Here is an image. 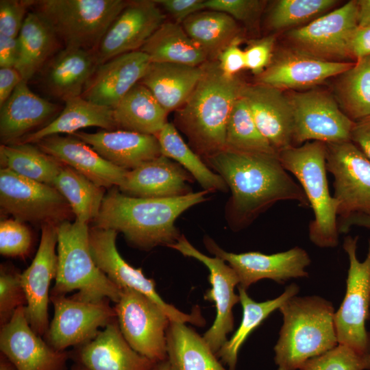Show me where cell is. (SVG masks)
Returning a JSON list of instances; mask_svg holds the SVG:
<instances>
[{"mask_svg":"<svg viewBox=\"0 0 370 370\" xmlns=\"http://www.w3.org/2000/svg\"><path fill=\"white\" fill-rule=\"evenodd\" d=\"M205 161L231 191L225 218L234 230L246 227L278 201H295L310 206L302 188L284 168L278 153L224 149Z\"/></svg>","mask_w":370,"mask_h":370,"instance_id":"cell-1","label":"cell"},{"mask_svg":"<svg viewBox=\"0 0 370 370\" xmlns=\"http://www.w3.org/2000/svg\"><path fill=\"white\" fill-rule=\"evenodd\" d=\"M208 193L203 190L175 197L139 198L114 187L105 195L93 226L121 232L130 245L141 250L169 247L181 236L175 220L188 208L206 201Z\"/></svg>","mask_w":370,"mask_h":370,"instance_id":"cell-2","label":"cell"},{"mask_svg":"<svg viewBox=\"0 0 370 370\" xmlns=\"http://www.w3.org/2000/svg\"><path fill=\"white\" fill-rule=\"evenodd\" d=\"M201 66L199 81L176 110L175 125L186 136L193 150L206 160L225 149L227 121L245 84L237 76H225L217 60Z\"/></svg>","mask_w":370,"mask_h":370,"instance_id":"cell-3","label":"cell"},{"mask_svg":"<svg viewBox=\"0 0 370 370\" xmlns=\"http://www.w3.org/2000/svg\"><path fill=\"white\" fill-rule=\"evenodd\" d=\"M279 310L283 324L274 347L277 370H299L306 361L338 344L330 301L317 295H295Z\"/></svg>","mask_w":370,"mask_h":370,"instance_id":"cell-4","label":"cell"},{"mask_svg":"<svg viewBox=\"0 0 370 370\" xmlns=\"http://www.w3.org/2000/svg\"><path fill=\"white\" fill-rule=\"evenodd\" d=\"M58 270L50 295L71 296L74 299L97 302L109 299L115 304L122 289L97 267L89 245L88 223L66 220L58 225Z\"/></svg>","mask_w":370,"mask_h":370,"instance_id":"cell-5","label":"cell"},{"mask_svg":"<svg viewBox=\"0 0 370 370\" xmlns=\"http://www.w3.org/2000/svg\"><path fill=\"white\" fill-rule=\"evenodd\" d=\"M284 168L299 182L314 218L309 225V238L317 247H334L338 243L337 200L329 190L326 176V144L309 141L278 153Z\"/></svg>","mask_w":370,"mask_h":370,"instance_id":"cell-6","label":"cell"},{"mask_svg":"<svg viewBox=\"0 0 370 370\" xmlns=\"http://www.w3.org/2000/svg\"><path fill=\"white\" fill-rule=\"evenodd\" d=\"M123 0H32V11L49 25L64 47L96 50L127 4Z\"/></svg>","mask_w":370,"mask_h":370,"instance_id":"cell-7","label":"cell"},{"mask_svg":"<svg viewBox=\"0 0 370 370\" xmlns=\"http://www.w3.org/2000/svg\"><path fill=\"white\" fill-rule=\"evenodd\" d=\"M358 237L347 236L343 249L349 258L346 293L334 321L337 341L359 352H370V333L365 323L369 317L370 307V240L364 261L357 258Z\"/></svg>","mask_w":370,"mask_h":370,"instance_id":"cell-8","label":"cell"},{"mask_svg":"<svg viewBox=\"0 0 370 370\" xmlns=\"http://www.w3.org/2000/svg\"><path fill=\"white\" fill-rule=\"evenodd\" d=\"M286 95L293 110L294 146L351 140L355 122L342 111L332 92L316 87Z\"/></svg>","mask_w":370,"mask_h":370,"instance_id":"cell-9","label":"cell"},{"mask_svg":"<svg viewBox=\"0 0 370 370\" xmlns=\"http://www.w3.org/2000/svg\"><path fill=\"white\" fill-rule=\"evenodd\" d=\"M117 234L111 229L95 226L89 228L90 249L97 267L121 289H133L151 299L171 321L203 326L205 319L197 306L190 314H187L166 303L157 293L155 282L147 278L141 269L134 268L123 258L116 245Z\"/></svg>","mask_w":370,"mask_h":370,"instance_id":"cell-10","label":"cell"},{"mask_svg":"<svg viewBox=\"0 0 370 370\" xmlns=\"http://www.w3.org/2000/svg\"><path fill=\"white\" fill-rule=\"evenodd\" d=\"M0 206L16 220L41 225H59L70 220L73 214L66 199L54 186L4 168L0 169Z\"/></svg>","mask_w":370,"mask_h":370,"instance_id":"cell-11","label":"cell"},{"mask_svg":"<svg viewBox=\"0 0 370 370\" xmlns=\"http://www.w3.org/2000/svg\"><path fill=\"white\" fill-rule=\"evenodd\" d=\"M358 3L352 0L308 23L288 30L289 47L321 60L349 62V45L358 27Z\"/></svg>","mask_w":370,"mask_h":370,"instance_id":"cell-12","label":"cell"},{"mask_svg":"<svg viewBox=\"0 0 370 370\" xmlns=\"http://www.w3.org/2000/svg\"><path fill=\"white\" fill-rule=\"evenodd\" d=\"M114 309L120 330L136 352L156 362L167 359L171 320L160 307L144 294L123 288Z\"/></svg>","mask_w":370,"mask_h":370,"instance_id":"cell-13","label":"cell"},{"mask_svg":"<svg viewBox=\"0 0 370 370\" xmlns=\"http://www.w3.org/2000/svg\"><path fill=\"white\" fill-rule=\"evenodd\" d=\"M325 144L326 169L334 179L340 219L370 215V160L352 140Z\"/></svg>","mask_w":370,"mask_h":370,"instance_id":"cell-14","label":"cell"},{"mask_svg":"<svg viewBox=\"0 0 370 370\" xmlns=\"http://www.w3.org/2000/svg\"><path fill=\"white\" fill-rule=\"evenodd\" d=\"M109 299L87 302L66 295H50L54 308L53 319L44 337L58 351L86 343L116 319Z\"/></svg>","mask_w":370,"mask_h":370,"instance_id":"cell-15","label":"cell"},{"mask_svg":"<svg viewBox=\"0 0 370 370\" xmlns=\"http://www.w3.org/2000/svg\"><path fill=\"white\" fill-rule=\"evenodd\" d=\"M185 256L194 258L202 262L209 270L211 288L204 295V299L214 303L216 317L212 326L203 337L212 352L217 354L227 341V335L233 331V307L240 302L234 288L239 280L234 269L219 257H210L197 249L184 236L169 246Z\"/></svg>","mask_w":370,"mask_h":370,"instance_id":"cell-16","label":"cell"},{"mask_svg":"<svg viewBox=\"0 0 370 370\" xmlns=\"http://www.w3.org/2000/svg\"><path fill=\"white\" fill-rule=\"evenodd\" d=\"M204 243L210 253L229 264L238 278V287L246 291L263 279L282 284L292 278L308 276L306 268L311 260L307 251L299 247L273 254L258 251L235 254L225 251L208 236Z\"/></svg>","mask_w":370,"mask_h":370,"instance_id":"cell-17","label":"cell"},{"mask_svg":"<svg viewBox=\"0 0 370 370\" xmlns=\"http://www.w3.org/2000/svg\"><path fill=\"white\" fill-rule=\"evenodd\" d=\"M165 18L155 1H127L96 49L99 64L118 56L140 50L165 22Z\"/></svg>","mask_w":370,"mask_h":370,"instance_id":"cell-18","label":"cell"},{"mask_svg":"<svg viewBox=\"0 0 370 370\" xmlns=\"http://www.w3.org/2000/svg\"><path fill=\"white\" fill-rule=\"evenodd\" d=\"M58 225H41V238L36 256L30 265L21 274L27 298L25 306L29 323L33 330L45 337L49 326L48 306L49 287L58 270Z\"/></svg>","mask_w":370,"mask_h":370,"instance_id":"cell-19","label":"cell"},{"mask_svg":"<svg viewBox=\"0 0 370 370\" xmlns=\"http://www.w3.org/2000/svg\"><path fill=\"white\" fill-rule=\"evenodd\" d=\"M0 352L17 370H67L70 351H58L30 326L25 306L0 329Z\"/></svg>","mask_w":370,"mask_h":370,"instance_id":"cell-20","label":"cell"},{"mask_svg":"<svg viewBox=\"0 0 370 370\" xmlns=\"http://www.w3.org/2000/svg\"><path fill=\"white\" fill-rule=\"evenodd\" d=\"M354 63L321 60L289 47L273 55L270 64L257 76V83L283 91L308 90L337 77Z\"/></svg>","mask_w":370,"mask_h":370,"instance_id":"cell-21","label":"cell"},{"mask_svg":"<svg viewBox=\"0 0 370 370\" xmlns=\"http://www.w3.org/2000/svg\"><path fill=\"white\" fill-rule=\"evenodd\" d=\"M241 95L259 131L277 153L294 146L293 110L283 90L256 82L245 84Z\"/></svg>","mask_w":370,"mask_h":370,"instance_id":"cell-22","label":"cell"},{"mask_svg":"<svg viewBox=\"0 0 370 370\" xmlns=\"http://www.w3.org/2000/svg\"><path fill=\"white\" fill-rule=\"evenodd\" d=\"M149 64L147 55L140 50L113 58L97 66L81 96L98 105L114 109L140 82Z\"/></svg>","mask_w":370,"mask_h":370,"instance_id":"cell-23","label":"cell"},{"mask_svg":"<svg viewBox=\"0 0 370 370\" xmlns=\"http://www.w3.org/2000/svg\"><path fill=\"white\" fill-rule=\"evenodd\" d=\"M70 356L88 370H151L156 363L129 345L116 319L88 342L73 347Z\"/></svg>","mask_w":370,"mask_h":370,"instance_id":"cell-24","label":"cell"},{"mask_svg":"<svg viewBox=\"0 0 370 370\" xmlns=\"http://www.w3.org/2000/svg\"><path fill=\"white\" fill-rule=\"evenodd\" d=\"M193 176L180 164L161 155L128 171L117 187L123 194L139 198H169L192 191Z\"/></svg>","mask_w":370,"mask_h":370,"instance_id":"cell-25","label":"cell"},{"mask_svg":"<svg viewBox=\"0 0 370 370\" xmlns=\"http://www.w3.org/2000/svg\"><path fill=\"white\" fill-rule=\"evenodd\" d=\"M34 144L103 188L119 187L128 171L110 163L90 145L72 135H53Z\"/></svg>","mask_w":370,"mask_h":370,"instance_id":"cell-26","label":"cell"},{"mask_svg":"<svg viewBox=\"0 0 370 370\" xmlns=\"http://www.w3.org/2000/svg\"><path fill=\"white\" fill-rule=\"evenodd\" d=\"M72 136L90 145L114 165L133 170L161 156L156 136L116 130L95 133L77 132Z\"/></svg>","mask_w":370,"mask_h":370,"instance_id":"cell-27","label":"cell"},{"mask_svg":"<svg viewBox=\"0 0 370 370\" xmlns=\"http://www.w3.org/2000/svg\"><path fill=\"white\" fill-rule=\"evenodd\" d=\"M98 65L96 50L64 47L39 72L40 83L48 94L65 101L82 95Z\"/></svg>","mask_w":370,"mask_h":370,"instance_id":"cell-28","label":"cell"},{"mask_svg":"<svg viewBox=\"0 0 370 370\" xmlns=\"http://www.w3.org/2000/svg\"><path fill=\"white\" fill-rule=\"evenodd\" d=\"M57 109L56 104L33 92L23 80L0 107L1 141L4 145L18 143L47 121Z\"/></svg>","mask_w":370,"mask_h":370,"instance_id":"cell-29","label":"cell"},{"mask_svg":"<svg viewBox=\"0 0 370 370\" xmlns=\"http://www.w3.org/2000/svg\"><path fill=\"white\" fill-rule=\"evenodd\" d=\"M202 74L201 66L150 62L140 83L146 86L169 113L188 100Z\"/></svg>","mask_w":370,"mask_h":370,"instance_id":"cell-30","label":"cell"},{"mask_svg":"<svg viewBox=\"0 0 370 370\" xmlns=\"http://www.w3.org/2000/svg\"><path fill=\"white\" fill-rule=\"evenodd\" d=\"M64 103L63 110L56 119L18 143H36L50 136L71 135L80 129L92 126L109 131L117 130L112 108L98 105L82 96L70 98Z\"/></svg>","mask_w":370,"mask_h":370,"instance_id":"cell-31","label":"cell"},{"mask_svg":"<svg viewBox=\"0 0 370 370\" xmlns=\"http://www.w3.org/2000/svg\"><path fill=\"white\" fill-rule=\"evenodd\" d=\"M17 38L18 57L14 68L27 82L58 52L60 41L49 25L34 11L27 14Z\"/></svg>","mask_w":370,"mask_h":370,"instance_id":"cell-32","label":"cell"},{"mask_svg":"<svg viewBox=\"0 0 370 370\" xmlns=\"http://www.w3.org/2000/svg\"><path fill=\"white\" fill-rule=\"evenodd\" d=\"M166 352L169 370H227L204 337L184 323L170 321Z\"/></svg>","mask_w":370,"mask_h":370,"instance_id":"cell-33","label":"cell"},{"mask_svg":"<svg viewBox=\"0 0 370 370\" xmlns=\"http://www.w3.org/2000/svg\"><path fill=\"white\" fill-rule=\"evenodd\" d=\"M117 130L157 136L169 114L149 90L136 84L113 109Z\"/></svg>","mask_w":370,"mask_h":370,"instance_id":"cell-34","label":"cell"},{"mask_svg":"<svg viewBox=\"0 0 370 370\" xmlns=\"http://www.w3.org/2000/svg\"><path fill=\"white\" fill-rule=\"evenodd\" d=\"M140 51L150 62L175 63L199 66L207 62L203 49L188 35L182 24L164 22Z\"/></svg>","mask_w":370,"mask_h":370,"instance_id":"cell-35","label":"cell"},{"mask_svg":"<svg viewBox=\"0 0 370 370\" xmlns=\"http://www.w3.org/2000/svg\"><path fill=\"white\" fill-rule=\"evenodd\" d=\"M240 303L243 308L241 324L232 337L216 354L221 362L229 370H236L241 347L249 334L258 328L273 311L293 296L297 295L299 287L296 284L288 286L278 297L262 302H256L249 297L245 289L238 287Z\"/></svg>","mask_w":370,"mask_h":370,"instance_id":"cell-36","label":"cell"},{"mask_svg":"<svg viewBox=\"0 0 370 370\" xmlns=\"http://www.w3.org/2000/svg\"><path fill=\"white\" fill-rule=\"evenodd\" d=\"M182 25L208 58H217L227 46L240 37L236 21L219 11H199L184 20Z\"/></svg>","mask_w":370,"mask_h":370,"instance_id":"cell-37","label":"cell"},{"mask_svg":"<svg viewBox=\"0 0 370 370\" xmlns=\"http://www.w3.org/2000/svg\"><path fill=\"white\" fill-rule=\"evenodd\" d=\"M156 137L162 155L180 164L204 190L208 192H226L228 190L222 177L212 171L201 157L185 143L174 124L167 122Z\"/></svg>","mask_w":370,"mask_h":370,"instance_id":"cell-38","label":"cell"},{"mask_svg":"<svg viewBox=\"0 0 370 370\" xmlns=\"http://www.w3.org/2000/svg\"><path fill=\"white\" fill-rule=\"evenodd\" d=\"M1 168L23 177L53 184L64 164L33 143H17L0 146Z\"/></svg>","mask_w":370,"mask_h":370,"instance_id":"cell-39","label":"cell"},{"mask_svg":"<svg viewBox=\"0 0 370 370\" xmlns=\"http://www.w3.org/2000/svg\"><path fill=\"white\" fill-rule=\"evenodd\" d=\"M333 95L342 111L354 122L370 115V56L356 60L337 77Z\"/></svg>","mask_w":370,"mask_h":370,"instance_id":"cell-40","label":"cell"},{"mask_svg":"<svg viewBox=\"0 0 370 370\" xmlns=\"http://www.w3.org/2000/svg\"><path fill=\"white\" fill-rule=\"evenodd\" d=\"M69 203L75 220L85 223L99 215L104 190L73 168L64 165L53 184Z\"/></svg>","mask_w":370,"mask_h":370,"instance_id":"cell-41","label":"cell"},{"mask_svg":"<svg viewBox=\"0 0 370 370\" xmlns=\"http://www.w3.org/2000/svg\"><path fill=\"white\" fill-rule=\"evenodd\" d=\"M225 149L247 153H278L259 131L241 95L236 100L227 121Z\"/></svg>","mask_w":370,"mask_h":370,"instance_id":"cell-42","label":"cell"},{"mask_svg":"<svg viewBox=\"0 0 370 370\" xmlns=\"http://www.w3.org/2000/svg\"><path fill=\"white\" fill-rule=\"evenodd\" d=\"M338 3L336 0H278L269 10L268 26L273 31L291 30L331 11Z\"/></svg>","mask_w":370,"mask_h":370,"instance_id":"cell-43","label":"cell"},{"mask_svg":"<svg viewBox=\"0 0 370 370\" xmlns=\"http://www.w3.org/2000/svg\"><path fill=\"white\" fill-rule=\"evenodd\" d=\"M370 352H359L338 343L327 352L306 361L299 370H369Z\"/></svg>","mask_w":370,"mask_h":370,"instance_id":"cell-44","label":"cell"},{"mask_svg":"<svg viewBox=\"0 0 370 370\" xmlns=\"http://www.w3.org/2000/svg\"><path fill=\"white\" fill-rule=\"evenodd\" d=\"M21 274L3 265L0 269V327L6 324L15 311L27 306Z\"/></svg>","mask_w":370,"mask_h":370,"instance_id":"cell-45","label":"cell"},{"mask_svg":"<svg viewBox=\"0 0 370 370\" xmlns=\"http://www.w3.org/2000/svg\"><path fill=\"white\" fill-rule=\"evenodd\" d=\"M32 244V234L24 223L14 219L0 223V254L7 257H25Z\"/></svg>","mask_w":370,"mask_h":370,"instance_id":"cell-46","label":"cell"},{"mask_svg":"<svg viewBox=\"0 0 370 370\" xmlns=\"http://www.w3.org/2000/svg\"><path fill=\"white\" fill-rule=\"evenodd\" d=\"M32 0L0 1V36L17 38Z\"/></svg>","mask_w":370,"mask_h":370,"instance_id":"cell-47","label":"cell"},{"mask_svg":"<svg viewBox=\"0 0 370 370\" xmlns=\"http://www.w3.org/2000/svg\"><path fill=\"white\" fill-rule=\"evenodd\" d=\"M264 2L258 0H205V10L222 12L236 21L247 23L258 16Z\"/></svg>","mask_w":370,"mask_h":370,"instance_id":"cell-48","label":"cell"},{"mask_svg":"<svg viewBox=\"0 0 370 370\" xmlns=\"http://www.w3.org/2000/svg\"><path fill=\"white\" fill-rule=\"evenodd\" d=\"M275 42L273 36L250 40L244 49L246 69L257 76L261 74L272 60Z\"/></svg>","mask_w":370,"mask_h":370,"instance_id":"cell-49","label":"cell"},{"mask_svg":"<svg viewBox=\"0 0 370 370\" xmlns=\"http://www.w3.org/2000/svg\"><path fill=\"white\" fill-rule=\"evenodd\" d=\"M241 42V37L236 38L217 58L221 71L227 77H236L238 73L246 69L245 52L240 47Z\"/></svg>","mask_w":370,"mask_h":370,"instance_id":"cell-50","label":"cell"},{"mask_svg":"<svg viewBox=\"0 0 370 370\" xmlns=\"http://www.w3.org/2000/svg\"><path fill=\"white\" fill-rule=\"evenodd\" d=\"M154 1L180 24L192 14L205 10V0Z\"/></svg>","mask_w":370,"mask_h":370,"instance_id":"cell-51","label":"cell"},{"mask_svg":"<svg viewBox=\"0 0 370 370\" xmlns=\"http://www.w3.org/2000/svg\"><path fill=\"white\" fill-rule=\"evenodd\" d=\"M352 60L370 56V27H360L354 31L349 45Z\"/></svg>","mask_w":370,"mask_h":370,"instance_id":"cell-52","label":"cell"},{"mask_svg":"<svg viewBox=\"0 0 370 370\" xmlns=\"http://www.w3.org/2000/svg\"><path fill=\"white\" fill-rule=\"evenodd\" d=\"M22 81L21 74L14 67L0 69V107L8 100Z\"/></svg>","mask_w":370,"mask_h":370,"instance_id":"cell-53","label":"cell"},{"mask_svg":"<svg viewBox=\"0 0 370 370\" xmlns=\"http://www.w3.org/2000/svg\"><path fill=\"white\" fill-rule=\"evenodd\" d=\"M350 140L370 160V115L354 123Z\"/></svg>","mask_w":370,"mask_h":370,"instance_id":"cell-54","label":"cell"},{"mask_svg":"<svg viewBox=\"0 0 370 370\" xmlns=\"http://www.w3.org/2000/svg\"><path fill=\"white\" fill-rule=\"evenodd\" d=\"M18 57V38L0 36V68L14 67Z\"/></svg>","mask_w":370,"mask_h":370,"instance_id":"cell-55","label":"cell"},{"mask_svg":"<svg viewBox=\"0 0 370 370\" xmlns=\"http://www.w3.org/2000/svg\"><path fill=\"white\" fill-rule=\"evenodd\" d=\"M357 3L358 26L370 27V0H359Z\"/></svg>","mask_w":370,"mask_h":370,"instance_id":"cell-56","label":"cell"},{"mask_svg":"<svg viewBox=\"0 0 370 370\" xmlns=\"http://www.w3.org/2000/svg\"><path fill=\"white\" fill-rule=\"evenodd\" d=\"M0 370H17L13 363L0 352Z\"/></svg>","mask_w":370,"mask_h":370,"instance_id":"cell-57","label":"cell"},{"mask_svg":"<svg viewBox=\"0 0 370 370\" xmlns=\"http://www.w3.org/2000/svg\"><path fill=\"white\" fill-rule=\"evenodd\" d=\"M151 370H169V365L167 359L157 362Z\"/></svg>","mask_w":370,"mask_h":370,"instance_id":"cell-58","label":"cell"},{"mask_svg":"<svg viewBox=\"0 0 370 370\" xmlns=\"http://www.w3.org/2000/svg\"><path fill=\"white\" fill-rule=\"evenodd\" d=\"M70 370H88L84 367L81 365L80 364L74 362V364L71 366Z\"/></svg>","mask_w":370,"mask_h":370,"instance_id":"cell-59","label":"cell"}]
</instances>
